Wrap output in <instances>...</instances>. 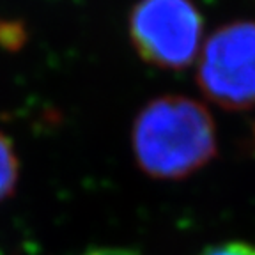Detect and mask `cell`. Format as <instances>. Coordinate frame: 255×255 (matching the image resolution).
Returning a JSON list of instances; mask_svg holds the SVG:
<instances>
[{
  "mask_svg": "<svg viewBox=\"0 0 255 255\" xmlns=\"http://www.w3.org/2000/svg\"><path fill=\"white\" fill-rule=\"evenodd\" d=\"M129 37L143 60L161 69L188 68L204 44L202 14L191 0H140Z\"/></svg>",
  "mask_w": 255,
  "mask_h": 255,
  "instance_id": "cell-2",
  "label": "cell"
},
{
  "mask_svg": "<svg viewBox=\"0 0 255 255\" xmlns=\"http://www.w3.org/2000/svg\"><path fill=\"white\" fill-rule=\"evenodd\" d=\"M197 62V80L209 100L232 110L254 107L255 21L220 27L204 41Z\"/></svg>",
  "mask_w": 255,
  "mask_h": 255,
  "instance_id": "cell-3",
  "label": "cell"
},
{
  "mask_svg": "<svg viewBox=\"0 0 255 255\" xmlns=\"http://www.w3.org/2000/svg\"><path fill=\"white\" fill-rule=\"evenodd\" d=\"M131 147L143 172L158 179H181L215 156V121L191 98H156L133 123Z\"/></svg>",
  "mask_w": 255,
  "mask_h": 255,
  "instance_id": "cell-1",
  "label": "cell"
},
{
  "mask_svg": "<svg viewBox=\"0 0 255 255\" xmlns=\"http://www.w3.org/2000/svg\"><path fill=\"white\" fill-rule=\"evenodd\" d=\"M202 255H255V247L248 243H222L207 248Z\"/></svg>",
  "mask_w": 255,
  "mask_h": 255,
  "instance_id": "cell-5",
  "label": "cell"
},
{
  "mask_svg": "<svg viewBox=\"0 0 255 255\" xmlns=\"http://www.w3.org/2000/svg\"><path fill=\"white\" fill-rule=\"evenodd\" d=\"M85 255H136V254L129 250H123V248H98V250H92Z\"/></svg>",
  "mask_w": 255,
  "mask_h": 255,
  "instance_id": "cell-6",
  "label": "cell"
},
{
  "mask_svg": "<svg viewBox=\"0 0 255 255\" xmlns=\"http://www.w3.org/2000/svg\"><path fill=\"white\" fill-rule=\"evenodd\" d=\"M18 158L11 140L0 133V200L12 193L18 181Z\"/></svg>",
  "mask_w": 255,
  "mask_h": 255,
  "instance_id": "cell-4",
  "label": "cell"
}]
</instances>
